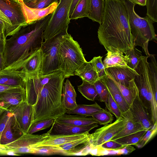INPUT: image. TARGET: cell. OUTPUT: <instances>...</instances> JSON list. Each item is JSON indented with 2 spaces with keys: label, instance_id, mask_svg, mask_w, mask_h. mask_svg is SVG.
Listing matches in <instances>:
<instances>
[{
  "label": "cell",
  "instance_id": "obj_1",
  "mask_svg": "<svg viewBox=\"0 0 157 157\" xmlns=\"http://www.w3.org/2000/svg\"><path fill=\"white\" fill-rule=\"evenodd\" d=\"M99 43L107 52L124 54L135 47L129 17L123 0H105L102 23L98 31Z\"/></svg>",
  "mask_w": 157,
  "mask_h": 157
},
{
  "label": "cell",
  "instance_id": "obj_2",
  "mask_svg": "<svg viewBox=\"0 0 157 157\" xmlns=\"http://www.w3.org/2000/svg\"><path fill=\"white\" fill-rule=\"evenodd\" d=\"M52 16L45 17L22 27L10 38L6 39L3 57L4 69L21 70L25 60L41 47L43 33Z\"/></svg>",
  "mask_w": 157,
  "mask_h": 157
},
{
  "label": "cell",
  "instance_id": "obj_3",
  "mask_svg": "<svg viewBox=\"0 0 157 157\" xmlns=\"http://www.w3.org/2000/svg\"><path fill=\"white\" fill-rule=\"evenodd\" d=\"M65 78L62 72L58 71L44 86L33 105L32 124L42 120H56L66 113L62 101Z\"/></svg>",
  "mask_w": 157,
  "mask_h": 157
},
{
  "label": "cell",
  "instance_id": "obj_4",
  "mask_svg": "<svg viewBox=\"0 0 157 157\" xmlns=\"http://www.w3.org/2000/svg\"><path fill=\"white\" fill-rule=\"evenodd\" d=\"M126 6L129 17L130 30L134 41V46L141 47L146 56H149V42L156 41L157 36L155 32L152 20L147 16L142 17L135 12V5L129 0H123Z\"/></svg>",
  "mask_w": 157,
  "mask_h": 157
},
{
  "label": "cell",
  "instance_id": "obj_5",
  "mask_svg": "<svg viewBox=\"0 0 157 157\" xmlns=\"http://www.w3.org/2000/svg\"><path fill=\"white\" fill-rule=\"evenodd\" d=\"M58 51L59 71L65 78L74 75L75 71L87 61L80 45L68 33L63 36Z\"/></svg>",
  "mask_w": 157,
  "mask_h": 157
},
{
  "label": "cell",
  "instance_id": "obj_6",
  "mask_svg": "<svg viewBox=\"0 0 157 157\" xmlns=\"http://www.w3.org/2000/svg\"><path fill=\"white\" fill-rule=\"evenodd\" d=\"M148 56H142L135 71L138 73L134 81L137 87L139 95L144 105L150 111L152 119L157 117V102L149 80Z\"/></svg>",
  "mask_w": 157,
  "mask_h": 157
},
{
  "label": "cell",
  "instance_id": "obj_7",
  "mask_svg": "<svg viewBox=\"0 0 157 157\" xmlns=\"http://www.w3.org/2000/svg\"><path fill=\"white\" fill-rule=\"evenodd\" d=\"M73 0H59L42 35L43 40L62 33H67L70 23L69 14Z\"/></svg>",
  "mask_w": 157,
  "mask_h": 157
},
{
  "label": "cell",
  "instance_id": "obj_8",
  "mask_svg": "<svg viewBox=\"0 0 157 157\" xmlns=\"http://www.w3.org/2000/svg\"><path fill=\"white\" fill-rule=\"evenodd\" d=\"M67 33H61L43 42L41 47L43 54L42 76L59 71V47L63 36Z\"/></svg>",
  "mask_w": 157,
  "mask_h": 157
},
{
  "label": "cell",
  "instance_id": "obj_9",
  "mask_svg": "<svg viewBox=\"0 0 157 157\" xmlns=\"http://www.w3.org/2000/svg\"><path fill=\"white\" fill-rule=\"evenodd\" d=\"M0 10L11 24L10 36L28 25L19 0H0Z\"/></svg>",
  "mask_w": 157,
  "mask_h": 157
},
{
  "label": "cell",
  "instance_id": "obj_10",
  "mask_svg": "<svg viewBox=\"0 0 157 157\" xmlns=\"http://www.w3.org/2000/svg\"><path fill=\"white\" fill-rule=\"evenodd\" d=\"M47 133L34 135L25 133L14 141L4 145L8 151V155L29 153L34 154L36 145L43 140Z\"/></svg>",
  "mask_w": 157,
  "mask_h": 157
},
{
  "label": "cell",
  "instance_id": "obj_11",
  "mask_svg": "<svg viewBox=\"0 0 157 157\" xmlns=\"http://www.w3.org/2000/svg\"><path fill=\"white\" fill-rule=\"evenodd\" d=\"M126 123V119L122 115V117L117 119L113 123L108 124L96 129L91 134L92 146L100 145L110 140L113 136L124 128Z\"/></svg>",
  "mask_w": 157,
  "mask_h": 157
},
{
  "label": "cell",
  "instance_id": "obj_12",
  "mask_svg": "<svg viewBox=\"0 0 157 157\" xmlns=\"http://www.w3.org/2000/svg\"><path fill=\"white\" fill-rule=\"evenodd\" d=\"M57 71L41 76L39 75L26 74V101L29 104L33 106L35 104L38 96L44 86Z\"/></svg>",
  "mask_w": 157,
  "mask_h": 157
},
{
  "label": "cell",
  "instance_id": "obj_13",
  "mask_svg": "<svg viewBox=\"0 0 157 157\" xmlns=\"http://www.w3.org/2000/svg\"><path fill=\"white\" fill-rule=\"evenodd\" d=\"M9 111L13 114L24 133H27L33 121V106L25 101Z\"/></svg>",
  "mask_w": 157,
  "mask_h": 157
},
{
  "label": "cell",
  "instance_id": "obj_14",
  "mask_svg": "<svg viewBox=\"0 0 157 157\" xmlns=\"http://www.w3.org/2000/svg\"><path fill=\"white\" fill-rule=\"evenodd\" d=\"M106 75L114 81L126 86L134 81L136 71L128 67H114L105 68Z\"/></svg>",
  "mask_w": 157,
  "mask_h": 157
},
{
  "label": "cell",
  "instance_id": "obj_15",
  "mask_svg": "<svg viewBox=\"0 0 157 157\" xmlns=\"http://www.w3.org/2000/svg\"><path fill=\"white\" fill-rule=\"evenodd\" d=\"M67 155L84 156L89 154L91 147V134L87 136L58 146Z\"/></svg>",
  "mask_w": 157,
  "mask_h": 157
},
{
  "label": "cell",
  "instance_id": "obj_16",
  "mask_svg": "<svg viewBox=\"0 0 157 157\" xmlns=\"http://www.w3.org/2000/svg\"><path fill=\"white\" fill-rule=\"evenodd\" d=\"M98 125L97 124L77 126L56 121L55 120L50 129L47 132L52 136L70 135L81 134L89 132Z\"/></svg>",
  "mask_w": 157,
  "mask_h": 157
},
{
  "label": "cell",
  "instance_id": "obj_17",
  "mask_svg": "<svg viewBox=\"0 0 157 157\" xmlns=\"http://www.w3.org/2000/svg\"><path fill=\"white\" fill-rule=\"evenodd\" d=\"M26 73L21 69H4L0 71V85L25 90Z\"/></svg>",
  "mask_w": 157,
  "mask_h": 157
},
{
  "label": "cell",
  "instance_id": "obj_18",
  "mask_svg": "<svg viewBox=\"0 0 157 157\" xmlns=\"http://www.w3.org/2000/svg\"><path fill=\"white\" fill-rule=\"evenodd\" d=\"M19 1L27 24L39 20L52 13L56 8L59 2H54L46 8L38 9L28 6L22 0H19Z\"/></svg>",
  "mask_w": 157,
  "mask_h": 157
},
{
  "label": "cell",
  "instance_id": "obj_19",
  "mask_svg": "<svg viewBox=\"0 0 157 157\" xmlns=\"http://www.w3.org/2000/svg\"><path fill=\"white\" fill-rule=\"evenodd\" d=\"M129 107V109L133 117L145 128L150 129L153 125L151 116L141 101L139 93L135 96Z\"/></svg>",
  "mask_w": 157,
  "mask_h": 157
},
{
  "label": "cell",
  "instance_id": "obj_20",
  "mask_svg": "<svg viewBox=\"0 0 157 157\" xmlns=\"http://www.w3.org/2000/svg\"><path fill=\"white\" fill-rule=\"evenodd\" d=\"M24 134L14 115L12 113L2 132L0 144L5 145L11 143L18 139Z\"/></svg>",
  "mask_w": 157,
  "mask_h": 157
},
{
  "label": "cell",
  "instance_id": "obj_21",
  "mask_svg": "<svg viewBox=\"0 0 157 157\" xmlns=\"http://www.w3.org/2000/svg\"><path fill=\"white\" fill-rule=\"evenodd\" d=\"M43 58L41 48L35 50L24 61L21 69L26 75H41Z\"/></svg>",
  "mask_w": 157,
  "mask_h": 157
},
{
  "label": "cell",
  "instance_id": "obj_22",
  "mask_svg": "<svg viewBox=\"0 0 157 157\" xmlns=\"http://www.w3.org/2000/svg\"><path fill=\"white\" fill-rule=\"evenodd\" d=\"M26 100L25 90L9 91L0 93V106L8 111Z\"/></svg>",
  "mask_w": 157,
  "mask_h": 157
},
{
  "label": "cell",
  "instance_id": "obj_23",
  "mask_svg": "<svg viewBox=\"0 0 157 157\" xmlns=\"http://www.w3.org/2000/svg\"><path fill=\"white\" fill-rule=\"evenodd\" d=\"M46 133L47 136L44 139L36 145L35 147L43 146H58L84 138L90 134L89 132L73 135L56 136L48 135Z\"/></svg>",
  "mask_w": 157,
  "mask_h": 157
},
{
  "label": "cell",
  "instance_id": "obj_24",
  "mask_svg": "<svg viewBox=\"0 0 157 157\" xmlns=\"http://www.w3.org/2000/svg\"><path fill=\"white\" fill-rule=\"evenodd\" d=\"M122 115L126 119V124L124 128L113 136L110 140H113L139 131L147 129L133 117L129 109L125 112H122Z\"/></svg>",
  "mask_w": 157,
  "mask_h": 157
},
{
  "label": "cell",
  "instance_id": "obj_25",
  "mask_svg": "<svg viewBox=\"0 0 157 157\" xmlns=\"http://www.w3.org/2000/svg\"><path fill=\"white\" fill-rule=\"evenodd\" d=\"M105 85L109 93L118 105L121 111L124 112L129 108L119 89L114 82L107 75L100 79Z\"/></svg>",
  "mask_w": 157,
  "mask_h": 157
},
{
  "label": "cell",
  "instance_id": "obj_26",
  "mask_svg": "<svg viewBox=\"0 0 157 157\" xmlns=\"http://www.w3.org/2000/svg\"><path fill=\"white\" fill-rule=\"evenodd\" d=\"M87 117L78 114L71 115L65 113L55 120L58 122L77 126L98 124V122L93 117Z\"/></svg>",
  "mask_w": 157,
  "mask_h": 157
},
{
  "label": "cell",
  "instance_id": "obj_27",
  "mask_svg": "<svg viewBox=\"0 0 157 157\" xmlns=\"http://www.w3.org/2000/svg\"><path fill=\"white\" fill-rule=\"evenodd\" d=\"M74 75L79 76L82 80L93 84L99 78L90 62L84 63L75 71Z\"/></svg>",
  "mask_w": 157,
  "mask_h": 157
},
{
  "label": "cell",
  "instance_id": "obj_28",
  "mask_svg": "<svg viewBox=\"0 0 157 157\" xmlns=\"http://www.w3.org/2000/svg\"><path fill=\"white\" fill-rule=\"evenodd\" d=\"M103 63L105 68L114 67H128L124 54L120 51L107 52Z\"/></svg>",
  "mask_w": 157,
  "mask_h": 157
},
{
  "label": "cell",
  "instance_id": "obj_29",
  "mask_svg": "<svg viewBox=\"0 0 157 157\" xmlns=\"http://www.w3.org/2000/svg\"><path fill=\"white\" fill-rule=\"evenodd\" d=\"M105 3L104 0H90V12L88 18L100 25L102 23Z\"/></svg>",
  "mask_w": 157,
  "mask_h": 157
},
{
  "label": "cell",
  "instance_id": "obj_30",
  "mask_svg": "<svg viewBox=\"0 0 157 157\" xmlns=\"http://www.w3.org/2000/svg\"><path fill=\"white\" fill-rule=\"evenodd\" d=\"M104 109L96 102L91 105L77 104L74 109L67 110L68 114H76L86 116H91L94 113Z\"/></svg>",
  "mask_w": 157,
  "mask_h": 157
},
{
  "label": "cell",
  "instance_id": "obj_31",
  "mask_svg": "<svg viewBox=\"0 0 157 157\" xmlns=\"http://www.w3.org/2000/svg\"><path fill=\"white\" fill-rule=\"evenodd\" d=\"M90 9V0H79L70 17V20L88 17Z\"/></svg>",
  "mask_w": 157,
  "mask_h": 157
},
{
  "label": "cell",
  "instance_id": "obj_32",
  "mask_svg": "<svg viewBox=\"0 0 157 157\" xmlns=\"http://www.w3.org/2000/svg\"><path fill=\"white\" fill-rule=\"evenodd\" d=\"M113 81L119 89L126 102L130 106L132 103L135 96L137 94L139 93L138 88L134 80V81L128 86H126L121 85L114 81Z\"/></svg>",
  "mask_w": 157,
  "mask_h": 157
},
{
  "label": "cell",
  "instance_id": "obj_33",
  "mask_svg": "<svg viewBox=\"0 0 157 157\" xmlns=\"http://www.w3.org/2000/svg\"><path fill=\"white\" fill-rule=\"evenodd\" d=\"M148 71L149 80L155 98H157V63L155 56L150 54Z\"/></svg>",
  "mask_w": 157,
  "mask_h": 157
},
{
  "label": "cell",
  "instance_id": "obj_34",
  "mask_svg": "<svg viewBox=\"0 0 157 157\" xmlns=\"http://www.w3.org/2000/svg\"><path fill=\"white\" fill-rule=\"evenodd\" d=\"M147 129L138 131L113 140L123 145H135L142 138Z\"/></svg>",
  "mask_w": 157,
  "mask_h": 157
},
{
  "label": "cell",
  "instance_id": "obj_35",
  "mask_svg": "<svg viewBox=\"0 0 157 157\" xmlns=\"http://www.w3.org/2000/svg\"><path fill=\"white\" fill-rule=\"evenodd\" d=\"M82 81L81 85L78 86V90L82 95L87 100L92 101L98 98L94 85L85 81Z\"/></svg>",
  "mask_w": 157,
  "mask_h": 157
},
{
  "label": "cell",
  "instance_id": "obj_36",
  "mask_svg": "<svg viewBox=\"0 0 157 157\" xmlns=\"http://www.w3.org/2000/svg\"><path fill=\"white\" fill-rule=\"evenodd\" d=\"M124 54L128 66L135 70L143 56L142 52L135 47L128 50Z\"/></svg>",
  "mask_w": 157,
  "mask_h": 157
},
{
  "label": "cell",
  "instance_id": "obj_37",
  "mask_svg": "<svg viewBox=\"0 0 157 157\" xmlns=\"http://www.w3.org/2000/svg\"><path fill=\"white\" fill-rule=\"evenodd\" d=\"M100 125H105L112 123L114 119L113 115L105 109L93 113L91 116Z\"/></svg>",
  "mask_w": 157,
  "mask_h": 157
},
{
  "label": "cell",
  "instance_id": "obj_38",
  "mask_svg": "<svg viewBox=\"0 0 157 157\" xmlns=\"http://www.w3.org/2000/svg\"><path fill=\"white\" fill-rule=\"evenodd\" d=\"M55 119L52 118L42 120L32 123L30 126L28 133L33 134L38 131L49 128L53 123Z\"/></svg>",
  "mask_w": 157,
  "mask_h": 157
},
{
  "label": "cell",
  "instance_id": "obj_39",
  "mask_svg": "<svg viewBox=\"0 0 157 157\" xmlns=\"http://www.w3.org/2000/svg\"><path fill=\"white\" fill-rule=\"evenodd\" d=\"M34 148L35 150L34 154L64 155L63 151L58 146H43L37 147Z\"/></svg>",
  "mask_w": 157,
  "mask_h": 157
},
{
  "label": "cell",
  "instance_id": "obj_40",
  "mask_svg": "<svg viewBox=\"0 0 157 157\" xmlns=\"http://www.w3.org/2000/svg\"><path fill=\"white\" fill-rule=\"evenodd\" d=\"M157 132V122L153 124L148 130L140 140L135 145L138 148L143 147L153 138Z\"/></svg>",
  "mask_w": 157,
  "mask_h": 157
},
{
  "label": "cell",
  "instance_id": "obj_41",
  "mask_svg": "<svg viewBox=\"0 0 157 157\" xmlns=\"http://www.w3.org/2000/svg\"><path fill=\"white\" fill-rule=\"evenodd\" d=\"M94 85L100 101L106 103L108 101L109 92L105 85L100 79L95 82Z\"/></svg>",
  "mask_w": 157,
  "mask_h": 157
},
{
  "label": "cell",
  "instance_id": "obj_42",
  "mask_svg": "<svg viewBox=\"0 0 157 157\" xmlns=\"http://www.w3.org/2000/svg\"><path fill=\"white\" fill-rule=\"evenodd\" d=\"M102 57H94L90 62L98 75L100 79L106 76L105 68L102 60Z\"/></svg>",
  "mask_w": 157,
  "mask_h": 157
},
{
  "label": "cell",
  "instance_id": "obj_43",
  "mask_svg": "<svg viewBox=\"0 0 157 157\" xmlns=\"http://www.w3.org/2000/svg\"><path fill=\"white\" fill-rule=\"evenodd\" d=\"M105 104L106 108L115 116L117 119L122 117V112L109 92L108 101Z\"/></svg>",
  "mask_w": 157,
  "mask_h": 157
},
{
  "label": "cell",
  "instance_id": "obj_44",
  "mask_svg": "<svg viewBox=\"0 0 157 157\" xmlns=\"http://www.w3.org/2000/svg\"><path fill=\"white\" fill-rule=\"evenodd\" d=\"M146 15L153 21L157 22V0H147Z\"/></svg>",
  "mask_w": 157,
  "mask_h": 157
},
{
  "label": "cell",
  "instance_id": "obj_45",
  "mask_svg": "<svg viewBox=\"0 0 157 157\" xmlns=\"http://www.w3.org/2000/svg\"><path fill=\"white\" fill-rule=\"evenodd\" d=\"M59 2V0H36L34 2L25 4L28 6L35 8L42 9L46 8L53 3Z\"/></svg>",
  "mask_w": 157,
  "mask_h": 157
},
{
  "label": "cell",
  "instance_id": "obj_46",
  "mask_svg": "<svg viewBox=\"0 0 157 157\" xmlns=\"http://www.w3.org/2000/svg\"><path fill=\"white\" fill-rule=\"evenodd\" d=\"M62 101L63 105L67 110H69L75 108L77 104L76 101H74L69 97L63 89Z\"/></svg>",
  "mask_w": 157,
  "mask_h": 157
},
{
  "label": "cell",
  "instance_id": "obj_47",
  "mask_svg": "<svg viewBox=\"0 0 157 157\" xmlns=\"http://www.w3.org/2000/svg\"><path fill=\"white\" fill-rule=\"evenodd\" d=\"M110 150L102 147L101 145L92 147L89 152V154L94 156H103L110 155Z\"/></svg>",
  "mask_w": 157,
  "mask_h": 157
},
{
  "label": "cell",
  "instance_id": "obj_48",
  "mask_svg": "<svg viewBox=\"0 0 157 157\" xmlns=\"http://www.w3.org/2000/svg\"><path fill=\"white\" fill-rule=\"evenodd\" d=\"M63 90L74 101H76L77 94L74 88L70 81L67 79L63 84Z\"/></svg>",
  "mask_w": 157,
  "mask_h": 157
},
{
  "label": "cell",
  "instance_id": "obj_49",
  "mask_svg": "<svg viewBox=\"0 0 157 157\" xmlns=\"http://www.w3.org/2000/svg\"><path fill=\"white\" fill-rule=\"evenodd\" d=\"M101 145L104 148L110 150H119L125 146L114 140L109 141L103 143Z\"/></svg>",
  "mask_w": 157,
  "mask_h": 157
},
{
  "label": "cell",
  "instance_id": "obj_50",
  "mask_svg": "<svg viewBox=\"0 0 157 157\" xmlns=\"http://www.w3.org/2000/svg\"><path fill=\"white\" fill-rule=\"evenodd\" d=\"M12 113L10 111L6 110L0 117V139L2 132Z\"/></svg>",
  "mask_w": 157,
  "mask_h": 157
},
{
  "label": "cell",
  "instance_id": "obj_51",
  "mask_svg": "<svg viewBox=\"0 0 157 157\" xmlns=\"http://www.w3.org/2000/svg\"><path fill=\"white\" fill-rule=\"evenodd\" d=\"M0 19L3 22L6 26V36H10L11 24L3 13L0 10Z\"/></svg>",
  "mask_w": 157,
  "mask_h": 157
},
{
  "label": "cell",
  "instance_id": "obj_52",
  "mask_svg": "<svg viewBox=\"0 0 157 157\" xmlns=\"http://www.w3.org/2000/svg\"><path fill=\"white\" fill-rule=\"evenodd\" d=\"M25 90L20 87H11L0 85V93L1 92L9 91H24Z\"/></svg>",
  "mask_w": 157,
  "mask_h": 157
},
{
  "label": "cell",
  "instance_id": "obj_53",
  "mask_svg": "<svg viewBox=\"0 0 157 157\" xmlns=\"http://www.w3.org/2000/svg\"><path fill=\"white\" fill-rule=\"evenodd\" d=\"M135 149L131 145H126L123 148L119 150V155L129 154Z\"/></svg>",
  "mask_w": 157,
  "mask_h": 157
},
{
  "label": "cell",
  "instance_id": "obj_54",
  "mask_svg": "<svg viewBox=\"0 0 157 157\" xmlns=\"http://www.w3.org/2000/svg\"><path fill=\"white\" fill-rule=\"evenodd\" d=\"M6 38L3 36L0 35V53L4 54L5 48Z\"/></svg>",
  "mask_w": 157,
  "mask_h": 157
},
{
  "label": "cell",
  "instance_id": "obj_55",
  "mask_svg": "<svg viewBox=\"0 0 157 157\" xmlns=\"http://www.w3.org/2000/svg\"><path fill=\"white\" fill-rule=\"evenodd\" d=\"M0 34L6 38V26L3 22L0 19Z\"/></svg>",
  "mask_w": 157,
  "mask_h": 157
},
{
  "label": "cell",
  "instance_id": "obj_56",
  "mask_svg": "<svg viewBox=\"0 0 157 157\" xmlns=\"http://www.w3.org/2000/svg\"><path fill=\"white\" fill-rule=\"evenodd\" d=\"M131 2L133 3L135 5L138 4L142 6H146L147 0H129Z\"/></svg>",
  "mask_w": 157,
  "mask_h": 157
},
{
  "label": "cell",
  "instance_id": "obj_57",
  "mask_svg": "<svg viewBox=\"0 0 157 157\" xmlns=\"http://www.w3.org/2000/svg\"><path fill=\"white\" fill-rule=\"evenodd\" d=\"M5 67V61L3 54L0 53V71L3 70Z\"/></svg>",
  "mask_w": 157,
  "mask_h": 157
},
{
  "label": "cell",
  "instance_id": "obj_58",
  "mask_svg": "<svg viewBox=\"0 0 157 157\" xmlns=\"http://www.w3.org/2000/svg\"><path fill=\"white\" fill-rule=\"evenodd\" d=\"M79 0H73L69 11L70 17L72 13L76 6Z\"/></svg>",
  "mask_w": 157,
  "mask_h": 157
},
{
  "label": "cell",
  "instance_id": "obj_59",
  "mask_svg": "<svg viewBox=\"0 0 157 157\" xmlns=\"http://www.w3.org/2000/svg\"><path fill=\"white\" fill-rule=\"evenodd\" d=\"M8 152L4 145L0 144V155H8Z\"/></svg>",
  "mask_w": 157,
  "mask_h": 157
},
{
  "label": "cell",
  "instance_id": "obj_60",
  "mask_svg": "<svg viewBox=\"0 0 157 157\" xmlns=\"http://www.w3.org/2000/svg\"><path fill=\"white\" fill-rule=\"evenodd\" d=\"M23 2L26 4L30 2H34L36 0H22Z\"/></svg>",
  "mask_w": 157,
  "mask_h": 157
},
{
  "label": "cell",
  "instance_id": "obj_61",
  "mask_svg": "<svg viewBox=\"0 0 157 157\" xmlns=\"http://www.w3.org/2000/svg\"><path fill=\"white\" fill-rule=\"evenodd\" d=\"M5 109H4L1 106H0V117L3 113V112L6 110Z\"/></svg>",
  "mask_w": 157,
  "mask_h": 157
},
{
  "label": "cell",
  "instance_id": "obj_62",
  "mask_svg": "<svg viewBox=\"0 0 157 157\" xmlns=\"http://www.w3.org/2000/svg\"></svg>",
  "mask_w": 157,
  "mask_h": 157
}]
</instances>
